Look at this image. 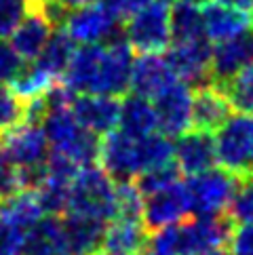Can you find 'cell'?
Returning <instances> with one entry per match:
<instances>
[{
  "mask_svg": "<svg viewBox=\"0 0 253 255\" xmlns=\"http://www.w3.org/2000/svg\"><path fill=\"white\" fill-rule=\"evenodd\" d=\"M42 131L53 152L63 154L78 167L93 165L99 158L102 137L80 127L70 108H53L42 118Z\"/></svg>",
  "mask_w": 253,
  "mask_h": 255,
  "instance_id": "6da1fadb",
  "label": "cell"
},
{
  "mask_svg": "<svg viewBox=\"0 0 253 255\" xmlns=\"http://www.w3.org/2000/svg\"><path fill=\"white\" fill-rule=\"evenodd\" d=\"M68 211L112 222L116 215V181L93 162L76 171L70 184ZM66 211V213H68Z\"/></svg>",
  "mask_w": 253,
  "mask_h": 255,
  "instance_id": "7a4b0ae2",
  "label": "cell"
},
{
  "mask_svg": "<svg viewBox=\"0 0 253 255\" xmlns=\"http://www.w3.org/2000/svg\"><path fill=\"white\" fill-rule=\"evenodd\" d=\"M171 2L152 0L123 21V36L133 53H165L171 44Z\"/></svg>",
  "mask_w": 253,
  "mask_h": 255,
  "instance_id": "3957f363",
  "label": "cell"
},
{
  "mask_svg": "<svg viewBox=\"0 0 253 255\" xmlns=\"http://www.w3.org/2000/svg\"><path fill=\"white\" fill-rule=\"evenodd\" d=\"M215 160L234 175L253 171V114H232L215 131Z\"/></svg>",
  "mask_w": 253,
  "mask_h": 255,
  "instance_id": "277c9868",
  "label": "cell"
},
{
  "mask_svg": "<svg viewBox=\"0 0 253 255\" xmlns=\"http://www.w3.org/2000/svg\"><path fill=\"white\" fill-rule=\"evenodd\" d=\"M239 175L222 167H211L198 175L188 177L186 192L190 198V209L194 215H215L226 213L234 190L239 186Z\"/></svg>",
  "mask_w": 253,
  "mask_h": 255,
  "instance_id": "5b68a950",
  "label": "cell"
},
{
  "mask_svg": "<svg viewBox=\"0 0 253 255\" xmlns=\"http://www.w3.org/2000/svg\"><path fill=\"white\" fill-rule=\"evenodd\" d=\"M97 165L114 181H133L143 171L141 137H131L121 129L102 135Z\"/></svg>",
  "mask_w": 253,
  "mask_h": 255,
  "instance_id": "8992f818",
  "label": "cell"
},
{
  "mask_svg": "<svg viewBox=\"0 0 253 255\" xmlns=\"http://www.w3.org/2000/svg\"><path fill=\"white\" fill-rule=\"evenodd\" d=\"M63 30L80 44H104L114 38H123V23L116 21L97 0L70 11Z\"/></svg>",
  "mask_w": 253,
  "mask_h": 255,
  "instance_id": "52a82bcc",
  "label": "cell"
},
{
  "mask_svg": "<svg viewBox=\"0 0 253 255\" xmlns=\"http://www.w3.org/2000/svg\"><path fill=\"white\" fill-rule=\"evenodd\" d=\"M0 152L19 169L42 167L51 154V145L40 125L19 123L0 133Z\"/></svg>",
  "mask_w": 253,
  "mask_h": 255,
  "instance_id": "ba28073f",
  "label": "cell"
},
{
  "mask_svg": "<svg viewBox=\"0 0 253 255\" xmlns=\"http://www.w3.org/2000/svg\"><path fill=\"white\" fill-rule=\"evenodd\" d=\"M154 106L156 114V131L167 135V137H179L186 133L192 121H190V112H192V87L175 80L169 87H165L150 99Z\"/></svg>",
  "mask_w": 253,
  "mask_h": 255,
  "instance_id": "9c48e42d",
  "label": "cell"
},
{
  "mask_svg": "<svg viewBox=\"0 0 253 255\" xmlns=\"http://www.w3.org/2000/svg\"><path fill=\"white\" fill-rule=\"evenodd\" d=\"M234 222L228 213H215V215H194L190 220L177 224V236H179V249L182 255L224 247L230 239V232Z\"/></svg>",
  "mask_w": 253,
  "mask_h": 255,
  "instance_id": "30bf717a",
  "label": "cell"
},
{
  "mask_svg": "<svg viewBox=\"0 0 253 255\" xmlns=\"http://www.w3.org/2000/svg\"><path fill=\"white\" fill-rule=\"evenodd\" d=\"M165 57L177 80L198 87L211 83L209 78V61H211V42L207 38L186 40V42H171Z\"/></svg>",
  "mask_w": 253,
  "mask_h": 255,
  "instance_id": "8fae6325",
  "label": "cell"
},
{
  "mask_svg": "<svg viewBox=\"0 0 253 255\" xmlns=\"http://www.w3.org/2000/svg\"><path fill=\"white\" fill-rule=\"evenodd\" d=\"M249 66H253V30H245L211 47L209 78L213 85H226Z\"/></svg>",
  "mask_w": 253,
  "mask_h": 255,
  "instance_id": "7c38bea8",
  "label": "cell"
},
{
  "mask_svg": "<svg viewBox=\"0 0 253 255\" xmlns=\"http://www.w3.org/2000/svg\"><path fill=\"white\" fill-rule=\"evenodd\" d=\"M190 215H192V209H190L186 186L182 181H175L169 188L150 194L143 200L141 222L148 232H154V230H160V228L184 222Z\"/></svg>",
  "mask_w": 253,
  "mask_h": 255,
  "instance_id": "4fadbf2b",
  "label": "cell"
},
{
  "mask_svg": "<svg viewBox=\"0 0 253 255\" xmlns=\"http://www.w3.org/2000/svg\"><path fill=\"white\" fill-rule=\"evenodd\" d=\"M70 110L80 127H85L87 131L102 137V135L110 133L119 127L121 97L80 93V95H74V99H72Z\"/></svg>",
  "mask_w": 253,
  "mask_h": 255,
  "instance_id": "5bb4252c",
  "label": "cell"
},
{
  "mask_svg": "<svg viewBox=\"0 0 253 255\" xmlns=\"http://www.w3.org/2000/svg\"><path fill=\"white\" fill-rule=\"evenodd\" d=\"M175 74L171 70L165 53H137L131 63L129 91L135 95L152 99L165 87L175 83Z\"/></svg>",
  "mask_w": 253,
  "mask_h": 255,
  "instance_id": "9a60e30c",
  "label": "cell"
},
{
  "mask_svg": "<svg viewBox=\"0 0 253 255\" xmlns=\"http://www.w3.org/2000/svg\"><path fill=\"white\" fill-rule=\"evenodd\" d=\"M234 108L230 106L226 93L213 83L192 87V129L215 133L232 116Z\"/></svg>",
  "mask_w": 253,
  "mask_h": 255,
  "instance_id": "2e32d148",
  "label": "cell"
},
{
  "mask_svg": "<svg viewBox=\"0 0 253 255\" xmlns=\"http://www.w3.org/2000/svg\"><path fill=\"white\" fill-rule=\"evenodd\" d=\"M173 160L179 173L186 177L198 175V173L215 167L218 160H215V145L211 133L198 129H188L186 133H182L173 143Z\"/></svg>",
  "mask_w": 253,
  "mask_h": 255,
  "instance_id": "e0dca14e",
  "label": "cell"
},
{
  "mask_svg": "<svg viewBox=\"0 0 253 255\" xmlns=\"http://www.w3.org/2000/svg\"><path fill=\"white\" fill-rule=\"evenodd\" d=\"M53 30H55V25L47 19L38 2H30L23 19L11 32V47L19 53L23 61H34L44 49Z\"/></svg>",
  "mask_w": 253,
  "mask_h": 255,
  "instance_id": "ac0fdd59",
  "label": "cell"
},
{
  "mask_svg": "<svg viewBox=\"0 0 253 255\" xmlns=\"http://www.w3.org/2000/svg\"><path fill=\"white\" fill-rule=\"evenodd\" d=\"M106 224L97 217L83 213H63V234H66L68 247L72 255H95L104 247Z\"/></svg>",
  "mask_w": 253,
  "mask_h": 255,
  "instance_id": "d6986e66",
  "label": "cell"
},
{
  "mask_svg": "<svg viewBox=\"0 0 253 255\" xmlns=\"http://www.w3.org/2000/svg\"><path fill=\"white\" fill-rule=\"evenodd\" d=\"M251 19L245 11L228 6L218 0H207L203 4V32L209 42H222L249 30Z\"/></svg>",
  "mask_w": 253,
  "mask_h": 255,
  "instance_id": "ffe728a7",
  "label": "cell"
},
{
  "mask_svg": "<svg viewBox=\"0 0 253 255\" xmlns=\"http://www.w3.org/2000/svg\"><path fill=\"white\" fill-rule=\"evenodd\" d=\"M21 255H72L57 215H42L30 230H25Z\"/></svg>",
  "mask_w": 253,
  "mask_h": 255,
  "instance_id": "44dd1931",
  "label": "cell"
},
{
  "mask_svg": "<svg viewBox=\"0 0 253 255\" xmlns=\"http://www.w3.org/2000/svg\"><path fill=\"white\" fill-rule=\"evenodd\" d=\"M123 133L131 135V137H146V135L156 131V114L154 106L150 99L135 95V93H125L121 97V116H119V127Z\"/></svg>",
  "mask_w": 253,
  "mask_h": 255,
  "instance_id": "7402d4cb",
  "label": "cell"
},
{
  "mask_svg": "<svg viewBox=\"0 0 253 255\" xmlns=\"http://www.w3.org/2000/svg\"><path fill=\"white\" fill-rule=\"evenodd\" d=\"M148 241V230L143 222L135 220H112L106 226L104 234V251L125 253V255H139L143 245Z\"/></svg>",
  "mask_w": 253,
  "mask_h": 255,
  "instance_id": "603a6c76",
  "label": "cell"
},
{
  "mask_svg": "<svg viewBox=\"0 0 253 255\" xmlns=\"http://www.w3.org/2000/svg\"><path fill=\"white\" fill-rule=\"evenodd\" d=\"M171 42H186L205 38L203 32V4L190 0H171Z\"/></svg>",
  "mask_w": 253,
  "mask_h": 255,
  "instance_id": "cb8c5ba5",
  "label": "cell"
},
{
  "mask_svg": "<svg viewBox=\"0 0 253 255\" xmlns=\"http://www.w3.org/2000/svg\"><path fill=\"white\" fill-rule=\"evenodd\" d=\"M74 51L76 42L70 38V34L63 28H55L49 36L47 44H44V49L40 51V55L34 59V63L40 66L44 72H49L53 78H61Z\"/></svg>",
  "mask_w": 253,
  "mask_h": 255,
  "instance_id": "d4e9b609",
  "label": "cell"
},
{
  "mask_svg": "<svg viewBox=\"0 0 253 255\" xmlns=\"http://www.w3.org/2000/svg\"><path fill=\"white\" fill-rule=\"evenodd\" d=\"M0 215H2L4 220L13 222L15 226H19L21 230H30V228L44 215V211L40 207L36 190L23 188L0 203Z\"/></svg>",
  "mask_w": 253,
  "mask_h": 255,
  "instance_id": "484cf974",
  "label": "cell"
},
{
  "mask_svg": "<svg viewBox=\"0 0 253 255\" xmlns=\"http://www.w3.org/2000/svg\"><path fill=\"white\" fill-rule=\"evenodd\" d=\"M57 80L59 78H53L49 72H44L40 66H36L34 61H25L21 72L6 87L11 89L21 102H28V99L44 95L53 85L57 83Z\"/></svg>",
  "mask_w": 253,
  "mask_h": 255,
  "instance_id": "4316f807",
  "label": "cell"
},
{
  "mask_svg": "<svg viewBox=\"0 0 253 255\" xmlns=\"http://www.w3.org/2000/svg\"><path fill=\"white\" fill-rule=\"evenodd\" d=\"M220 89L226 93L234 110L243 114H253V66L243 70L241 74H237Z\"/></svg>",
  "mask_w": 253,
  "mask_h": 255,
  "instance_id": "83f0119b",
  "label": "cell"
},
{
  "mask_svg": "<svg viewBox=\"0 0 253 255\" xmlns=\"http://www.w3.org/2000/svg\"><path fill=\"white\" fill-rule=\"evenodd\" d=\"M179 175H182V173H179L175 160H173V162H167V165H160V167L139 173V175L133 179V184L137 186V190L143 196H150V194L169 188L171 184H175V181H179Z\"/></svg>",
  "mask_w": 253,
  "mask_h": 255,
  "instance_id": "f1b7e54d",
  "label": "cell"
},
{
  "mask_svg": "<svg viewBox=\"0 0 253 255\" xmlns=\"http://www.w3.org/2000/svg\"><path fill=\"white\" fill-rule=\"evenodd\" d=\"M226 213L234 224H253V173L241 175Z\"/></svg>",
  "mask_w": 253,
  "mask_h": 255,
  "instance_id": "f546056e",
  "label": "cell"
},
{
  "mask_svg": "<svg viewBox=\"0 0 253 255\" xmlns=\"http://www.w3.org/2000/svg\"><path fill=\"white\" fill-rule=\"evenodd\" d=\"M143 194L133 181H116V215L114 220H135L141 222Z\"/></svg>",
  "mask_w": 253,
  "mask_h": 255,
  "instance_id": "4dcf8cb0",
  "label": "cell"
},
{
  "mask_svg": "<svg viewBox=\"0 0 253 255\" xmlns=\"http://www.w3.org/2000/svg\"><path fill=\"white\" fill-rule=\"evenodd\" d=\"M139 255H182L179 249V236H177V224L167 226L148 234V241L143 245Z\"/></svg>",
  "mask_w": 253,
  "mask_h": 255,
  "instance_id": "1f68e13d",
  "label": "cell"
},
{
  "mask_svg": "<svg viewBox=\"0 0 253 255\" xmlns=\"http://www.w3.org/2000/svg\"><path fill=\"white\" fill-rule=\"evenodd\" d=\"M23 123V102L6 85H0V133Z\"/></svg>",
  "mask_w": 253,
  "mask_h": 255,
  "instance_id": "d6a6232c",
  "label": "cell"
},
{
  "mask_svg": "<svg viewBox=\"0 0 253 255\" xmlns=\"http://www.w3.org/2000/svg\"><path fill=\"white\" fill-rule=\"evenodd\" d=\"M23 66H25V61L19 57V53L11 47V42L0 38V85L11 83L21 72Z\"/></svg>",
  "mask_w": 253,
  "mask_h": 255,
  "instance_id": "836d02e7",
  "label": "cell"
},
{
  "mask_svg": "<svg viewBox=\"0 0 253 255\" xmlns=\"http://www.w3.org/2000/svg\"><path fill=\"white\" fill-rule=\"evenodd\" d=\"M25 230L0 215V255H21Z\"/></svg>",
  "mask_w": 253,
  "mask_h": 255,
  "instance_id": "e575fe53",
  "label": "cell"
},
{
  "mask_svg": "<svg viewBox=\"0 0 253 255\" xmlns=\"http://www.w3.org/2000/svg\"><path fill=\"white\" fill-rule=\"evenodd\" d=\"M28 4L23 0H0V38L11 36L17 23L23 19Z\"/></svg>",
  "mask_w": 253,
  "mask_h": 255,
  "instance_id": "d590c367",
  "label": "cell"
},
{
  "mask_svg": "<svg viewBox=\"0 0 253 255\" xmlns=\"http://www.w3.org/2000/svg\"><path fill=\"white\" fill-rule=\"evenodd\" d=\"M23 190L19 167H15L2 152H0V198H8L11 194Z\"/></svg>",
  "mask_w": 253,
  "mask_h": 255,
  "instance_id": "8d00e7d4",
  "label": "cell"
},
{
  "mask_svg": "<svg viewBox=\"0 0 253 255\" xmlns=\"http://www.w3.org/2000/svg\"><path fill=\"white\" fill-rule=\"evenodd\" d=\"M226 245L230 247L228 255H253V224L234 226Z\"/></svg>",
  "mask_w": 253,
  "mask_h": 255,
  "instance_id": "74e56055",
  "label": "cell"
},
{
  "mask_svg": "<svg viewBox=\"0 0 253 255\" xmlns=\"http://www.w3.org/2000/svg\"><path fill=\"white\" fill-rule=\"evenodd\" d=\"M218 2H224L228 6H234V8H241V11H251L253 8V0H218Z\"/></svg>",
  "mask_w": 253,
  "mask_h": 255,
  "instance_id": "f35d334b",
  "label": "cell"
},
{
  "mask_svg": "<svg viewBox=\"0 0 253 255\" xmlns=\"http://www.w3.org/2000/svg\"><path fill=\"white\" fill-rule=\"evenodd\" d=\"M57 4H61L63 8H68V11H74V8H80L85 4H91L93 0H55Z\"/></svg>",
  "mask_w": 253,
  "mask_h": 255,
  "instance_id": "ab89813d",
  "label": "cell"
},
{
  "mask_svg": "<svg viewBox=\"0 0 253 255\" xmlns=\"http://www.w3.org/2000/svg\"><path fill=\"white\" fill-rule=\"evenodd\" d=\"M188 255H228L222 247H215V249H205V251H194V253H188Z\"/></svg>",
  "mask_w": 253,
  "mask_h": 255,
  "instance_id": "60d3db41",
  "label": "cell"
},
{
  "mask_svg": "<svg viewBox=\"0 0 253 255\" xmlns=\"http://www.w3.org/2000/svg\"><path fill=\"white\" fill-rule=\"evenodd\" d=\"M95 255H125V253H112V251H97Z\"/></svg>",
  "mask_w": 253,
  "mask_h": 255,
  "instance_id": "b9f144b4",
  "label": "cell"
},
{
  "mask_svg": "<svg viewBox=\"0 0 253 255\" xmlns=\"http://www.w3.org/2000/svg\"><path fill=\"white\" fill-rule=\"evenodd\" d=\"M23 2H25V4H30V2H38V0H23Z\"/></svg>",
  "mask_w": 253,
  "mask_h": 255,
  "instance_id": "7bdbcfd3",
  "label": "cell"
},
{
  "mask_svg": "<svg viewBox=\"0 0 253 255\" xmlns=\"http://www.w3.org/2000/svg\"><path fill=\"white\" fill-rule=\"evenodd\" d=\"M251 11H253V8H251ZM249 19H251V25H253V15H251V17H249Z\"/></svg>",
  "mask_w": 253,
  "mask_h": 255,
  "instance_id": "ee69618b",
  "label": "cell"
},
{
  "mask_svg": "<svg viewBox=\"0 0 253 255\" xmlns=\"http://www.w3.org/2000/svg\"><path fill=\"white\" fill-rule=\"evenodd\" d=\"M0 203H2V198H0Z\"/></svg>",
  "mask_w": 253,
  "mask_h": 255,
  "instance_id": "f6af8a7d",
  "label": "cell"
},
{
  "mask_svg": "<svg viewBox=\"0 0 253 255\" xmlns=\"http://www.w3.org/2000/svg\"><path fill=\"white\" fill-rule=\"evenodd\" d=\"M251 173H253V171H251Z\"/></svg>",
  "mask_w": 253,
  "mask_h": 255,
  "instance_id": "bcb514c9",
  "label": "cell"
}]
</instances>
